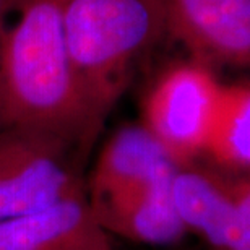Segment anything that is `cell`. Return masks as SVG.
<instances>
[{
    "instance_id": "cell-11",
    "label": "cell",
    "mask_w": 250,
    "mask_h": 250,
    "mask_svg": "<svg viewBox=\"0 0 250 250\" xmlns=\"http://www.w3.org/2000/svg\"><path fill=\"white\" fill-rule=\"evenodd\" d=\"M23 0H0V42L7 31V17L10 12H17Z\"/></svg>"
},
{
    "instance_id": "cell-1",
    "label": "cell",
    "mask_w": 250,
    "mask_h": 250,
    "mask_svg": "<svg viewBox=\"0 0 250 250\" xmlns=\"http://www.w3.org/2000/svg\"><path fill=\"white\" fill-rule=\"evenodd\" d=\"M67 0H23L0 42V128L31 127L91 148L103 122L83 94L63 31Z\"/></svg>"
},
{
    "instance_id": "cell-4",
    "label": "cell",
    "mask_w": 250,
    "mask_h": 250,
    "mask_svg": "<svg viewBox=\"0 0 250 250\" xmlns=\"http://www.w3.org/2000/svg\"><path fill=\"white\" fill-rule=\"evenodd\" d=\"M223 84L207 65L174 63L154 78L142 104V124L176 164L203 156Z\"/></svg>"
},
{
    "instance_id": "cell-5",
    "label": "cell",
    "mask_w": 250,
    "mask_h": 250,
    "mask_svg": "<svg viewBox=\"0 0 250 250\" xmlns=\"http://www.w3.org/2000/svg\"><path fill=\"white\" fill-rule=\"evenodd\" d=\"M172 200L187 232L216 250H250L249 174L228 172L200 159L177 164Z\"/></svg>"
},
{
    "instance_id": "cell-10",
    "label": "cell",
    "mask_w": 250,
    "mask_h": 250,
    "mask_svg": "<svg viewBox=\"0 0 250 250\" xmlns=\"http://www.w3.org/2000/svg\"><path fill=\"white\" fill-rule=\"evenodd\" d=\"M209 164L234 174L250 169V86L249 82L223 84L205 142ZM202 156V158H203Z\"/></svg>"
},
{
    "instance_id": "cell-3",
    "label": "cell",
    "mask_w": 250,
    "mask_h": 250,
    "mask_svg": "<svg viewBox=\"0 0 250 250\" xmlns=\"http://www.w3.org/2000/svg\"><path fill=\"white\" fill-rule=\"evenodd\" d=\"M89 146L31 127L0 128V223L86 192Z\"/></svg>"
},
{
    "instance_id": "cell-2",
    "label": "cell",
    "mask_w": 250,
    "mask_h": 250,
    "mask_svg": "<svg viewBox=\"0 0 250 250\" xmlns=\"http://www.w3.org/2000/svg\"><path fill=\"white\" fill-rule=\"evenodd\" d=\"M63 31L75 77L103 124L140 62L167 36L159 0H67Z\"/></svg>"
},
{
    "instance_id": "cell-8",
    "label": "cell",
    "mask_w": 250,
    "mask_h": 250,
    "mask_svg": "<svg viewBox=\"0 0 250 250\" xmlns=\"http://www.w3.org/2000/svg\"><path fill=\"white\" fill-rule=\"evenodd\" d=\"M176 166L142 187L89 203L99 226L109 236L114 234L135 242L161 246L181 241L187 229L172 200Z\"/></svg>"
},
{
    "instance_id": "cell-7",
    "label": "cell",
    "mask_w": 250,
    "mask_h": 250,
    "mask_svg": "<svg viewBox=\"0 0 250 250\" xmlns=\"http://www.w3.org/2000/svg\"><path fill=\"white\" fill-rule=\"evenodd\" d=\"M0 250H112L86 192L0 223Z\"/></svg>"
},
{
    "instance_id": "cell-6",
    "label": "cell",
    "mask_w": 250,
    "mask_h": 250,
    "mask_svg": "<svg viewBox=\"0 0 250 250\" xmlns=\"http://www.w3.org/2000/svg\"><path fill=\"white\" fill-rule=\"evenodd\" d=\"M167 36L182 42L195 62L247 67L250 0H159Z\"/></svg>"
},
{
    "instance_id": "cell-9",
    "label": "cell",
    "mask_w": 250,
    "mask_h": 250,
    "mask_svg": "<svg viewBox=\"0 0 250 250\" xmlns=\"http://www.w3.org/2000/svg\"><path fill=\"white\" fill-rule=\"evenodd\" d=\"M174 166L176 163L142 124H125L104 143L86 179L88 203L142 187Z\"/></svg>"
}]
</instances>
